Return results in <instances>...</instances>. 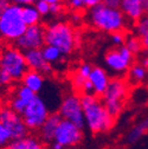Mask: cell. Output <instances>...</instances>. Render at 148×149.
Wrapping results in <instances>:
<instances>
[{
    "label": "cell",
    "mask_w": 148,
    "mask_h": 149,
    "mask_svg": "<svg viewBox=\"0 0 148 149\" xmlns=\"http://www.w3.org/2000/svg\"><path fill=\"white\" fill-rule=\"evenodd\" d=\"M81 101L84 110L85 127L92 134L104 133L112 129L115 117L110 115L103 102L97 98V95H83Z\"/></svg>",
    "instance_id": "6da1fadb"
},
{
    "label": "cell",
    "mask_w": 148,
    "mask_h": 149,
    "mask_svg": "<svg viewBox=\"0 0 148 149\" xmlns=\"http://www.w3.org/2000/svg\"><path fill=\"white\" fill-rule=\"evenodd\" d=\"M89 22L95 29L108 33L122 31L126 25L124 13L119 8L109 7L103 3L90 7Z\"/></svg>",
    "instance_id": "7a4b0ae2"
},
{
    "label": "cell",
    "mask_w": 148,
    "mask_h": 149,
    "mask_svg": "<svg viewBox=\"0 0 148 149\" xmlns=\"http://www.w3.org/2000/svg\"><path fill=\"white\" fill-rule=\"evenodd\" d=\"M27 25L22 15V6L10 4L0 11V34L6 42H15L25 32Z\"/></svg>",
    "instance_id": "3957f363"
},
{
    "label": "cell",
    "mask_w": 148,
    "mask_h": 149,
    "mask_svg": "<svg viewBox=\"0 0 148 149\" xmlns=\"http://www.w3.org/2000/svg\"><path fill=\"white\" fill-rule=\"evenodd\" d=\"M75 42V32L66 23H52L45 29V44L58 47L63 54L72 52Z\"/></svg>",
    "instance_id": "277c9868"
},
{
    "label": "cell",
    "mask_w": 148,
    "mask_h": 149,
    "mask_svg": "<svg viewBox=\"0 0 148 149\" xmlns=\"http://www.w3.org/2000/svg\"><path fill=\"white\" fill-rule=\"evenodd\" d=\"M29 70L25 56L17 46L4 47L0 52V71H4L13 81H22Z\"/></svg>",
    "instance_id": "5b68a950"
},
{
    "label": "cell",
    "mask_w": 148,
    "mask_h": 149,
    "mask_svg": "<svg viewBox=\"0 0 148 149\" xmlns=\"http://www.w3.org/2000/svg\"><path fill=\"white\" fill-rule=\"evenodd\" d=\"M127 96V84L121 78L110 79L105 91L102 94V102L110 115L117 117L123 109V102Z\"/></svg>",
    "instance_id": "8992f818"
},
{
    "label": "cell",
    "mask_w": 148,
    "mask_h": 149,
    "mask_svg": "<svg viewBox=\"0 0 148 149\" xmlns=\"http://www.w3.org/2000/svg\"><path fill=\"white\" fill-rule=\"evenodd\" d=\"M49 115L50 111L45 100L36 95L34 98L26 105L25 110L22 114V117L29 130H39L49 117Z\"/></svg>",
    "instance_id": "52a82bcc"
},
{
    "label": "cell",
    "mask_w": 148,
    "mask_h": 149,
    "mask_svg": "<svg viewBox=\"0 0 148 149\" xmlns=\"http://www.w3.org/2000/svg\"><path fill=\"white\" fill-rule=\"evenodd\" d=\"M58 113L61 114L62 118L75 123L77 127L82 129L85 127L84 110H83V104L80 96L77 95L65 96L59 103Z\"/></svg>",
    "instance_id": "ba28073f"
},
{
    "label": "cell",
    "mask_w": 148,
    "mask_h": 149,
    "mask_svg": "<svg viewBox=\"0 0 148 149\" xmlns=\"http://www.w3.org/2000/svg\"><path fill=\"white\" fill-rule=\"evenodd\" d=\"M105 65L109 70L115 73H124L131 69L133 62V53L123 44L116 49H113L107 52L104 57Z\"/></svg>",
    "instance_id": "9c48e42d"
},
{
    "label": "cell",
    "mask_w": 148,
    "mask_h": 149,
    "mask_svg": "<svg viewBox=\"0 0 148 149\" xmlns=\"http://www.w3.org/2000/svg\"><path fill=\"white\" fill-rule=\"evenodd\" d=\"M83 140V132L82 128L77 127L75 123H72L68 120L62 118L59 122L56 133H54L53 142H57L63 147H73L77 146Z\"/></svg>",
    "instance_id": "30bf717a"
},
{
    "label": "cell",
    "mask_w": 148,
    "mask_h": 149,
    "mask_svg": "<svg viewBox=\"0 0 148 149\" xmlns=\"http://www.w3.org/2000/svg\"><path fill=\"white\" fill-rule=\"evenodd\" d=\"M0 122L10 130L13 140L24 137L29 133V128L26 127L22 115L14 111L11 107H0Z\"/></svg>",
    "instance_id": "8fae6325"
},
{
    "label": "cell",
    "mask_w": 148,
    "mask_h": 149,
    "mask_svg": "<svg viewBox=\"0 0 148 149\" xmlns=\"http://www.w3.org/2000/svg\"><path fill=\"white\" fill-rule=\"evenodd\" d=\"M14 43L15 46L23 52L31 49H42L45 43V29L38 24L30 25Z\"/></svg>",
    "instance_id": "7c38bea8"
},
{
    "label": "cell",
    "mask_w": 148,
    "mask_h": 149,
    "mask_svg": "<svg viewBox=\"0 0 148 149\" xmlns=\"http://www.w3.org/2000/svg\"><path fill=\"white\" fill-rule=\"evenodd\" d=\"M34 96H36L34 91H32L26 85L22 84L19 86H17L14 91L12 92V97L10 100V107L14 111H17V113H19L22 115L26 105L34 98Z\"/></svg>",
    "instance_id": "4fadbf2b"
},
{
    "label": "cell",
    "mask_w": 148,
    "mask_h": 149,
    "mask_svg": "<svg viewBox=\"0 0 148 149\" xmlns=\"http://www.w3.org/2000/svg\"><path fill=\"white\" fill-rule=\"evenodd\" d=\"M24 56H25L29 69L39 71L43 74L51 73V71H52L51 64L45 61L42 49H31V50L24 51Z\"/></svg>",
    "instance_id": "5bb4252c"
},
{
    "label": "cell",
    "mask_w": 148,
    "mask_h": 149,
    "mask_svg": "<svg viewBox=\"0 0 148 149\" xmlns=\"http://www.w3.org/2000/svg\"><path fill=\"white\" fill-rule=\"evenodd\" d=\"M61 121H62V116L59 113H52L49 115V117L39 129V137L43 143L49 146L52 144L54 140V133H56V129Z\"/></svg>",
    "instance_id": "9a60e30c"
},
{
    "label": "cell",
    "mask_w": 148,
    "mask_h": 149,
    "mask_svg": "<svg viewBox=\"0 0 148 149\" xmlns=\"http://www.w3.org/2000/svg\"><path fill=\"white\" fill-rule=\"evenodd\" d=\"M146 0H122L121 1V11L132 20H139L143 17Z\"/></svg>",
    "instance_id": "2e32d148"
},
{
    "label": "cell",
    "mask_w": 148,
    "mask_h": 149,
    "mask_svg": "<svg viewBox=\"0 0 148 149\" xmlns=\"http://www.w3.org/2000/svg\"><path fill=\"white\" fill-rule=\"evenodd\" d=\"M89 81L91 82L92 86H94L95 95L100 96L105 91V89H107V86L110 82V78H109L108 73L104 69L95 66V68H92V70L90 72Z\"/></svg>",
    "instance_id": "e0dca14e"
},
{
    "label": "cell",
    "mask_w": 148,
    "mask_h": 149,
    "mask_svg": "<svg viewBox=\"0 0 148 149\" xmlns=\"http://www.w3.org/2000/svg\"><path fill=\"white\" fill-rule=\"evenodd\" d=\"M44 74L39 71H36L32 69H29L26 71V73L24 74V77L22 79L23 84L26 85L27 88H30L32 91L37 92L42 91V89L44 88Z\"/></svg>",
    "instance_id": "ac0fdd59"
},
{
    "label": "cell",
    "mask_w": 148,
    "mask_h": 149,
    "mask_svg": "<svg viewBox=\"0 0 148 149\" xmlns=\"http://www.w3.org/2000/svg\"><path fill=\"white\" fill-rule=\"evenodd\" d=\"M43 147L42 141H39L34 136H24L17 140H12L8 144L11 149H39Z\"/></svg>",
    "instance_id": "d6986e66"
},
{
    "label": "cell",
    "mask_w": 148,
    "mask_h": 149,
    "mask_svg": "<svg viewBox=\"0 0 148 149\" xmlns=\"http://www.w3.org/2000/svg\"><path fill=\"white\" fill-rule=\"evenodd\" d=\"M147 130H148V117L143 118L139 124L134 125L131 130H129V133H128V135L126 137L127 143H129V144L136 143L146 134Z\"/></svg>",
    "instance_id": "ffe728a7"
},
{
    "label": "cell",
    "mask_w": 148,
    "mask_h": 149,
    "mask_svg": "<svg viewBox=\"0 0 148 149\" xmlns=\"http://www.w3.org/2000/svg\"><path fill=\"white\" fill-rule=\"evenodd\" d=\"M22 15L27 26L39 24L40 17H42V14L39 13V11L37 10V7L33 4L22 6Z\"/></svg>",
    "instance_id": "44dd1931"
},
{
    "label": "cell",
    "mask_w": 148,
    "mask_h": 149,
    "mask_svg": "<svg viewBox=\"0 0 148 149\" xmlns=\"http://www.w3.org/2000/svg\"><path fill=\"white\" fill-rule=\"evenodd\" d=\"M42 52H43V56H44V58L47 63L50 64H54V63H58L61 59H62V51L56 47V46H53V45H47L45 47L42 49Z\"/></svg>",
    "instance_id": "7402d4cb"
},
{
    "label": "cell",
    "mask_w": 148,
    "mask_h": 149,
    "mask_svg": "<svg viewBox=\"0 0 148 149\" xmlns=\"http://www.w3.org/2000/svg\"><path fill=\"white\" fill-rule=\"evenodd\" d=\"M145 78H146V68L143 65L136 64L131 68V70H129V81L132 83L136 84L143 81Z\"/></svg>",
    "instance_id": "603a6c76"
},
{
    "label": "cell",
    "mask_w": 148,
    "mask_h": 149,
    "mask_svg": "<svg viewBox=\"0 0 148 149\" xmlns=\"http://www.w3.org/2000/svg\"><path fill=\"white\" fill-rule=\"evenodd\" d=\"M124 45L129 49V51H131L133 54L139 53L143 47L141 38H138V37H129V38H126Z\"/></svg>",
    "instance_id": "cb8c5ba5"
},
{
    "label": "cell",
    "mask_w": 148,
    "mask_h": 149,
    "mask_svg": "<svg viewBox=\"0 0 148 149\" xmlns=\"http://www.w3.org/2000/svg\"><path fill=\"white\" fill-rule=\"evenodd\" d=\"M12 140L13 137H12V134L10 133V130L0 122V148L8 147Z\"/></svg>",
    "instance_id": "d4e9b609"
},
{
    "label": "cell",
    "mask_w": 148,
    "mask_h": 149,
    "mask_svg": "<svg viewBox=\"0 0 148 149\" xmlns=\"http://www.w3.org/2000/svg\"><path fill=\"white\" fill-rule=\"evenodd\" d=\"M136 32L139 34V37L146 36L148 33V15L142 17L141 19L138 20V25H136Z\"/></svg>",
    "instance_id": "484cf974"
},
{
    "label": "cell",
    "mask_w": 148,
    "mask_h": 149,
    "mask_svg": "<svg viewBox=\"0 0 148 149\" xmlns=\"http://www.w3.org/2000/svg\"><path fill=\"white\" fill-rule=\"evenodd\" d=\"M50 5L51 4L45 1V0H37L34 6L37 7V10L39 11V13L42 15H47V14H50Z\"/></svg>",
    "instance_id": "4316f807"
},
{
    "label": "cell",
    "mask_w": 148,
    "mask_h": 149,
    "mask_svg": "<svg viewBox=\"0 0 148 149\" xmlns=\"http://www.w3.org/2000/svg\"><path fill=\"white\" fill-rule=\"evenodd\" d=\"M112 42H113V44L116 45V46L123 45L124 42H126V37H124V34H123L121 31L113 32V33H112Z\"/></svg>",
    "instance_id": "83f0119b"
},
{
    "label": "cell",
    "mask_w": 148,
    "mask_h": 149,
    "mask_svg": "<svg viewBox=\"0 0 148 149\" xmlns=\"http://www.w3.org/2000/svg\"><path fill=\"white\" fill-rule=\"evenodd\" d=\"M91 70H92V66H91L90 64H82V65L78 68L77 72L81 74V76H83L84 78H89Z\"/></svg>",
    "instance_id": "f1b7e54d"
},
{
    "label": "cell",
    "mask_w": 148,
    "mask_h": 149,
    "mask_svg": "<svg viewBox=\"0 0 148 149\" xmlns=\"http://www.w3.org/2000/svg\"><path fill=\"white\" fill-rule=\"evenodd\" d=\"M82 92H83V95H91V94H95V91H94V86H92V84H91V82L89 81V78L84 82V84H83V86H82V90H81Z\"/></svg>",
    "instance_id": "f546056e"
},
{
    "label": "cell",
    "mask_w": 148,
    "mask_h": 149,
    "mask_svg": "<svg viewBox=\"0 0 148 149\" xmlns=\"http://www.w3.org/2000/svg\"><path fill=\"white\" fill-rule=\"evenodd\" d=\"M13 82V79L4 71H0V86H7Z\"/></svg>",
    "instance_id": "4dcf8cb0"
},
{
    "label": "cell",
    "mask_w": 148,
    "mask_h": 149,
    "mask_svg": "<svg viewBox=\"0 0 148 149\" xmlns=\"http://www.w3.org/2000/svg\"><path fill=\"white\" fill-rule=\"evenodd\" d=\"M81 1L83 3L84 7L90 8V7H94V6H96V5L101 4V3H103V0H81Z\"/></svg>",
    "instance_id": "1f68e13d"
},
{
    "label": "cell",
    "mask_w": 148,
    "mask_h": 149,
    "mask_svg": "<svg viewBox=\"0 0 148 149\" xmlns=\"http://www.w3.org/2000/svg\"><path fill=\"white\" fill-rule=\"evenodd\" d=\"M121 1H122V0H103V4H105L109 7L119 8L121 6Z\"/></svg>",
    "instance_id": "d6a6232c"
},
{
    "label": "cell",
    "mask_w": 148,
    "mask_h": 149,
    "mask_svg": "<svg viewBox=\"0 0 148 149\" xmlns=\"http://www.w3.org/2000/svg\"><path fill=\"white\" fill-rule=\"evenodd\" d=\"M69 5L73 10H80V8L84 7V5H83V3L81 1V0H69Z\"/></svg>",
    "instance_id": "836d02e7"
},
{
    "label": "cell",
    "mask_w": 148,
    "mask_h": 149,
    "mask_svg": "<svg viewBox=\"0 0 148 149\" xmlns=\"http://www.w3.org/2000/svg\"><path fill=\"white\" fill-rule=\"evenodd\" d=\"M61 10H62V6H61L59 3H53V4L50 5V13H52V14L59 13Z\"/></svg>",
    "instance_id": "e575fe53"
},
{
    "label": "cell",
    "mask_w": 148,
    "mask_h": 149,
    "mask_svg": "<svg viewBox=\"0 0 148 149\" xmlns=\"http://www.w3.org/2000/svg\"><path fill=\"white\" fill-rule=\"evenodd\" d=\"M12 4H17V5H20V6H24V5H30V4H33L36 0H10Z\"/></svg>",
    "instance_id": "d590c367"
},
{
    "label": "cell",
    "mask_w": 148,
    "mask_h": 149,
    "mask_svg": "<svg viewBox=\"0 0 148 149\" xmlns=\"http://www.w3.org/2000/svg\"><path fill=\"white\" fill-rule=\"evenodd\" d=\"M141 40H142V45L146 50H148V33L143 37H141Z\"/></svg>",
    "instance_id": "8d00e7d4"
},
{
    "label": "cell",
    "mask_w": 148,
    "mask_h": 149,
    "mask_svg": "<svg viewBox=\"0 0 148 149\" xmlns=\"http://www.w3.org/2000/svg\"><path fill=\"white\" fill-rule=\"evenodd\" d=\"M51 147H52V148H54V149H62V148H64L62 144H59V143H57V142H52Z\"/></svg>",
    "instance_id": "74e56055"
},
{
    "label": "cell",
    "mask_w": 148,
    "mask_h": 149,
    "mask_svg": "<svg viewBox=\"0 0 148 149\" xmlns=\"http://www.w3.org/2000/svg\"><path fill=\"white\" fill-rule=\"evenodd\" d=\"M142 65H143L146 69H148V57H147V58H145V59L142 61Z\"/></svg>",
    "instance_id": "f35d334b"
},
{
    "label": "cell",
    "mask_w": 148,
    "mask_h": 149,
    "mask_svg": "<svg viewBox=\"0 0 148 149\" xmlns=\"http://www.w3.org/2000/svg\"><path fill=\"white\" fill-rule=\"evenodd\" d=\"M45 1H47L50 4H53V3H61V0H45Z\"/></svg>",
    "instance_id": "ab89813d"
},
{
    "label": "cell",
    "mask_w": 148,
    "mask_h": 149,
    "mask_svg": "<svg viewBox=\"0 0 148 149\" xmlns=\"http://www.w3.org/2000/svg\"><path fill=\"white\" fill-rule=\"evenodd\" d=\"M145 8H146V12L148 13V0H146V3H145Z\"/></svg>",
    "instance_id": "60d3db41"
},
{
    "label": "cell",
    "mask_w": 148,
    "mask_h": 149,
    "mask_svg": "<svg viewBox=\"0 0 148 149\" xmlns=\"http://www.w3.org/2000/svg\"><path fill=\"white\" fill-rule=\"evenodd\" d=\"M1 39H3V37H1V34H0V44H1Z\"/></svg>",
    "instance_id": "b9f144b4"
},
{
    "label": "cell",
    "mask_w": 148,
    "mask_h": 149,
    "mask_svg": "<svg viewBox=\"0 0 148 149\" xmlns=\"http://www.w3.org/2000/svg\"><path fill=\"white\" fill-rule=\"evenodd\" d=\"M0 102H1V98H0Z\"/></svg>",
    "instance_id": "7bdbcfd3"
}]
</instances>
